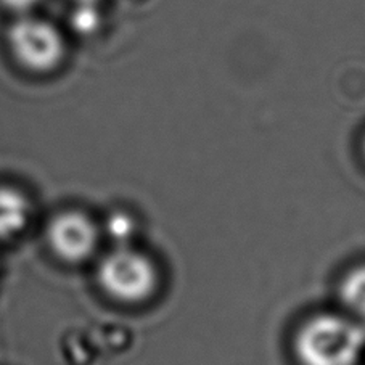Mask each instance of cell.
<instances>
[{
  "mask_svg": "<svg viewBox=\"0 0 365 365\" xmlns=\"http://www.w3.org/2000/svg\"><path fill=\"white\" fill-rule=\"evenodd\" d=\"M41 4L42 0H0V5L16 16L31 15Z\"/></svg>",
  "mask_w": 365,
  "mask_h": 365,
  "instance_id": "cell-7",
  "label": "cell"
},
{
  "mask_svg": "<svg viewBox=\"0 0 365 365\" xmlns=\"http://www.w3.org/2000/svg\"><path fill=\"white\" fill-rule=\"evenodd\" d=\"M48 248L58 259L79 264L91 259L97 251L100 232L91 216L68 210L50 219L46 229Z\"/></svg>",
  "mask_w": 365,
  "mask_h": 365,
  "instance_id": "cell-4",
  "label": "cell"
},
{
  "mask_svg": "<svg viewBox=\"0 0 365 365\" xmlns=\"http://www.w3.org/2000/svg\"><path fill=\"white\" fill-rule=\"evenodd\" d=\"M78 7H97L100 0H73Z\"/></svg>",
  "mask_w": 365,
  "mask_h": 365,
  "instance_id": "cell-8",
  "label": "cell"
},
{
  "mask_svg": "<svg viewBox=\"0 0 365 365\" xmlns=\"http://www.w3.org/2000/svg\"><path fill=\"white\" fill-rule=\"evenodd\" d=\"M364 351V327L336 314L311 317L294 338V354L301 365H357Z\"/></svg>",
  "mask_w": 365,
  "mask_h": 365,
  "instance_id": "cell-1",
  "label": "cell"
},
{
  "mask_svg": "<svg viewBox=\"0 0 365 365\" xmlns=\"http://www.w3.org/2000/svg\"><path fill=\"white\" fill-rule=\"evenodd\" d=\"M7 46L18 65L33 74L53 73L66 56L61 31L34 14L16 16L7 31Z\"/></svg>",
  "mask_w": 365,
  "mask_h": 365,
  "instance_id": "cell-3",
  "label": "cell"
},
{
  "mask_svg": "<svg viewBox=\"0 0 365 365\" xmlns=\"http://www.w3.org/2000/svg\"><path fill=\"white\" fill-rule=\"evenodd\" d=\"M364 152H365V140H364Z\"/></svg>",
  "mask_w": 365,
  "mask_h": 365,
  "instance_id": "cell-9",
  "label": "cell"
},
{
  "mask_svg": "<svg viewBox=\"0 0 365 365\" xmlns=\"http://www.w3.org/2000/svg\"><path fill=\"white\" fill-rule=\"evenodd\" d=\"M28 221V201L23 195L0 188V237L14 235Z\"/></svg>",
  "mask_w": 365,
  "mask_h": 365,
  "instance_id": "cell-5",
  "label": "cell"
},
{
  "mask_svg": "<svg viewBox=\"0 0 365 365\" xmlns=\"http://www.w3.org/2000/svg\"><path fill=\"white\" fill-rule=\"evenodd\" d=\"M97 282L106 297L116 303L137 306L156 293L160 272L147 253L135 248L119 247L100 261Z\"/></svg>",
  "mask_w": 365,
  "mask_h": 365,
  "instance_id": "cell-2",
  "label": "cell"
},
{
  "mask_svg": "<svg viewBox=\"0 0 365 365\" xmlns=\"http://www.w3.org/2000/svg\"><path fill=\"white\" fill-rule=\"evenodd\" d=\"M339 299L351 314L365 320V264L351 269L339 283Z\"/></svg>",
  "mask_w": 365,
  "mask_h": 365,
  "instance_id": "cell-6",
  "label": "cell"
}]
</instances>
